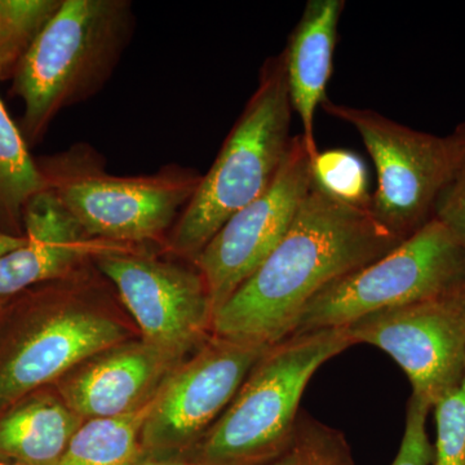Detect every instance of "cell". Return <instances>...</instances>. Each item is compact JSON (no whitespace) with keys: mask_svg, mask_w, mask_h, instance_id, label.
I'll use <instances>...</instances> for the list:
<instances>
[{"mask_svg":"<svg viewBox=\"0 0 465 465\" xmlns=\"http://www.w3.org/2000/svg\"><path fill=\"white\" fill-rule=\"evenodd\" d=\"M130 0H63L12 73V94L24 103L27 145L42 142L63 110L104 90L133 41Z\"/></svg>","mask_w":465,"mask_h":465,"instance_id":"2","label":"cell"},{"mask_svg":"<svg viewBox=\"0 0 465 465\" xmlns=\"http://www.w3.org/2000/svg\"><path fill=\"white\" fill-rule=\"evenodd\" d=\"M458 292L460 293L461 299L465 302V277L457 284Z\"/></svg>","mask_w":465,"mask_h":465,"instance_id":"26","label":"cell"},{"mask_svg":"<svg viewBox=\"0 0 465 465\" xmlns=\"http://www.w3.org/2000/svg\"><path fill=\"white\" fill-rule=\"evenodd\" d=\"M24 242H25V235H23V237H16V235H9L5 234V232H0V256L16 250L17 247L24 244Z\"/></svg>","mask_w":465,"mask_h":465,"instance_id":"24","label":"cell"},{"mask_svg":"<svg viewBox=\"0 0 465 465\" xmlns=\"http://www.w3.org/2000/svg\"><path fill=\"white\" fill-rule=\"evenodd\" d=\"M84 421L61 397L27 396L0 415V459L21 465H58Z\"/></svg>","mask_w":465,"mask_h":465,"instance_id":"16","label":"cell"},{"mask_svg":"<svg viewBox=\"0 0 465 465\" xmlns=\"http://www.w3.org/2000/svg\"><path fill=\"white\" fill-rule=\"evenodd\" d=\"M24 235V244L0 256V302L70 277L101 250L115 246L92 240L48 189L27 203Z\"/></svg>","mask_w":465,"mask_h":465,"instance_id":"14","label":"cell"},{"mask_svg":"<svg viewBox=\"0 0 465 465\" xmlns=\"http://www.w3.org/2000/svg\"><path fill=\"white\" fill-rule=\"evenodd\" d=\"M0 465H21V464L11 463V461H5V460H2V459H0Z\"/></svg>","mask_w":465,"mask_h":465,"instance_id":"27","label":"cell"},{"mask_svg":"<svg viewBox=\"0 0 465 465\" xmlns=\"http://www.w3.org/2000/svg\"><path fill=\"white\" fill-rule=\"evenodd\" d=\"M432 410L436 420L432 465H465V367L460 381Z\"/></svg>","mask_w":465,"mask_h":465,"instance_id":"21","label":"cell"},{"mask_svg":"<svg viewBox=\"0 0 465 465\" xmlns=\"http://www.w3.org/2000/svg\"><path fill=\"white\" fill-rule=\"evenodd\" d=\"M312 186L347 206L370 210L372 194L365 161L348 149H327L312 161Z\"/></svg>","mask_w":465,"mask_h":465,"instance_id":"19","label":"cell"},{"mask_svg":"<svg viewBox=\"0 0 465 465\" xmlns=\"http://www.w3.org/2000/svg\"><path fill=\"white\" fill-rule=\"evenodd\" d=\"M347 331L354 345H374L396 361L412 396L430 407L464 374L465 302L457 284L436 298L362 318Z\"/></svg>","mask_w":465,"mask_h":465,"instance_id":"12","label":"cell"},{"mask_svg":"<svg viewBox=\"0 0 465 465\" xmlns=\"http://www.w3.org/2000/svg\"><path fill=\"white\" fill-rule=\"evenodd\" d=\"M183 362L143 339L124 341L64 376L60 397L87 420L128 414L154 400Z\"/></svg>","mask_w":465,"mask_h":465,"instance_id":"13","label":"cell"},{"mask_svg":"<svg viewBox=\"0 0 465 465\" xmlns=\"http://www.w3.org/2000/svg\"><path fill=\"white\" fill-rule=\"evenodd\" d=\"M464 277L465 247L446 226L430 220L381 258L321 291L292 335L347 329L379 312L436 298Z\"/></svg>","mask_w":465,"mask_h":465,"instance_id":"6","label":"cell"},{"mask_svg":"<svg viewBox=\"0 0 465 465\" xmlns=\"http://www.w3.org/2000/svg\"><path fill=\"white\" fill-rule=\"evenodd\" d=\"M262 465H353V459L341 430L300 414L289 445Z\"/></svg>","mask_w":465,"mask_h":465,"instance_id":"20","label":"cell"},{"mask_svg":"<svg viewBox=\"0 0 465 465\" xmlns=\"http://www.w3.org/2000/svg\"><path fill=\"white\" fill-rule=\"evenodd\" d=\"M311 189L312 155L296 134L268 189L232 215L193 262L215 313L283 240Z\"/></svg>","mask_w":465,"mask_h":465,"instance_id":"10","label":"cell"},{"mask_svg":"<svg viewBox=\"0 0 465 465\" xmlns=\"http://www.w3.org/2000/svg\"><path fill=\"white\" fill-rule=\"evenodd\" d=\"M3 0H0V21H2Z\"/></svg>","mask_w":465,"mask_h":465,"instance_id":"28","label":"cell"},{"mask_svg":"<svg viewBox=\"0 0 465 465\" xmlns=\"http://www.w3.org/2000/svg\"><path fill=\"white\" fill-rule=\"evenodd\" d=\"M344 7V0H309L282 52L291 105L302 122L300 134L307 143L312 161L320 153L314 118L327 99Z\"/></svg>","mask_w":465,"mask_h":465,"instance_id":"15","label":"cell"},{"mask_svg":"<svg viewBox=\"0 0 465 465\" xmlns=\"http://www.w3.org/2000/svg\"><path fill=\"white\" fill-rule=\"evenodd\" d=\"M269 348L213 333L158 391L143 428V457L158 459L194 446Z\"/></svg>","mask_w":465,"mask_h":465,"instance_id":"11","label":"cell"},{"mask_svg":"<svg viewBox=\"0 0 465 465\" xmlns=\"http://www.w3.org/2000/svg\"><path fill=\"white\" fill-rule=\"evenodd\" d=\"M35 161L48 191L92 240L124 247L168 237L203 177L176 163L153 173L116 176L87 143Z\"/></svg>","mask_w":465,"mask_h":465,"instance_id":"4","label":"cell"},{"mask_svg":"<svg viewBox=\"0 0 465 465\" xmlns=\"http://www.w3.org/2000/svg\"><path fill=\"white\" fill-rule=\"evenodd\" d=\"M292 114L283 54L266 58L258 87L168 234L171 252L194 262L220 228L268 189L292 142Z\"/></svg>","mask_w":465,"mask_h":465,"instance_id":"3","label":"cell"},{"mask_svg":"<svg viewBox=\"0 0 465 465\" xmlns=\"http://www.w3.org/2000/svg\"><path fill=\"white\" fill-rule=\"evenodd\" d=\"M354 345L347 329L318 330L272 345L234 399L195 443V465H262L289 445L308 382Z\"/></svg>","mask_w":465,"mask_h":465,"instance_id":"5","label":"cell"},{"mask_svg":"<svg viewBox=\"0 0 465 465\" xmlns=\"http://www.w3.org/2000/svg\"><path fill=\"white\" fill-rule=\"evenodd\" d=\"M88 264L48 292L41 320L30 327L0 362V415L18 401L106 349L125 341V331L92 304L96 291Z\"/></svg>","mask_w":465,"mask_h":465,"instance_id":"8","label":"cell"},{"mask_svg":"<svg viewBox=\"0 0 465 465\" xmlns=\"http://www.w3.org/2000/svg\"><path fill=\"white\" fill-rule=\"evenodd\" d=\"M455 131L459 137L457 159L437 197L433 219L446 226L465 247V122Z\"/></svg>","mask_w":465,"mask_h":465,"instance_id":"22","label":"cell"},{"mask_svg":"<svg viewBox=\"0 0 465 465\" xmlns=\"http://www.w3.org/2000/svg\"><path fill=\"white\" fill-rule=\"evenodd\" d=\"M370 211L312 186L283 240L213 316L220 338L272 347L292 335L302 312L339 278L401 243Z\"/></svg>","mask_w":465,"mask_h":465,"instance_id":"1","label":"cell"},{"mask_svg":"<svg viewBox=\"0 0 465 465\" xmlns=\"http://www.w3.org/2000/svg\"><path fill=\"white\" fill-rule=\"evenodd\" d=\"M45 191L35 158L0 99V232L23 237L24 211Z\"/></svg>","mask_w":465,"mask_h":465,"instance_id":"17","label":"cell"},{"mask_svg":"<svg viewBox=\"0 0 465 465\" xmlns=\"http://www.w3.org/2000/svg\"><path fill=\"white\" fill-rule=\"evenodd\" d=\"M321 109L353 127L374 162L378 183L369 211L382 228L403 241L433 220L437 197L457 159V131L437 136L329 97Z\"/></svg>","mask_w":465,"mask_h":465,"instance_id":"7","label":"cell"},{"mask_svg":"<svg viewBox=\"0 0 465 465\" xmlns=\"http://www.w3.org/2000/svg\"><path fill=\"white\" fill-rule=\"evenodd\" d=\"M134 465H195L193 461L182 460V459H145Z\"/></svg>","mask_w":465,"mask_h":465,"instance_id":"25","label":"cell"},{"mask_svg":"<svg viewBox=\"0 0 465 465\" xmlns=\"http://www.w3.org/2000/svg\"><path fill=\"white\" fill-rule=\"evenodd\" d=\"M430 411V405L411 396L407 405L405 432L391 465H432L433 443L427 430Z\"/></svg>","mask_w":465,"mask_h":465,"instance_id":"23","label":"cell"},{"mask_svg":"<svg viewBox=\"0 0 465 465\" xmlns=\"http://www.w3.org/2000/svg\"><path fill=\"white\" fill-rule=\"evenodd\" d=\"M154 400L128 414L84 421L58 465H134L145 460L142 433Z\"/></svg>","mask_w":465,"mask_h":465,"instance_id":"18","label":"cell"},{"mask_svg":"<svg viewBox=\"0 0 465 465\" xmlns=\"http://www.w3.org/2000/svg\"><path fill=\"white\" fill-rule=\"evenodd\" d=\"M92 262L114 286L143 341L182 361L210 341L215 312L197 268L124 246L105 247Z\"/></svg>","mask_w":465,"mask_h":465,"instance_id":"9","label":"cell"}]
</instances>
